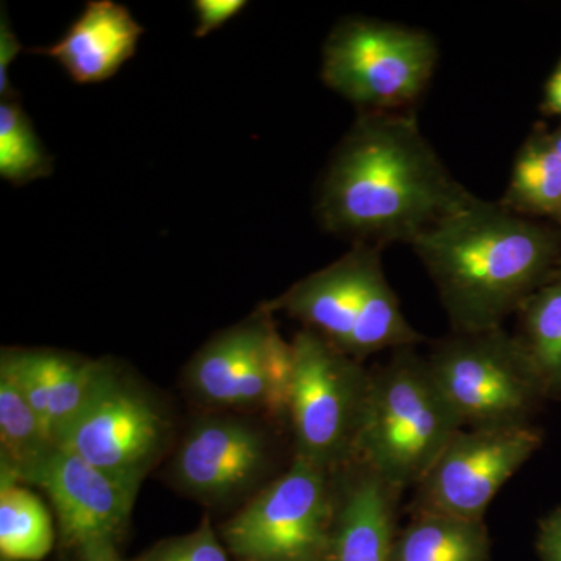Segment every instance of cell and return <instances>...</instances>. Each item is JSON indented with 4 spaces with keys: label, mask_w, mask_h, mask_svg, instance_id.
I'll list each match as a JSON object with an SVG mask.
<instances>
[{
    "label": "cell",
    "mask_w": 561,
    "mask_h": 561,
    "mask_svg": "<svg viewBox=\"0 0 561 561\" xmlns=\"http://www.w3.org/2000/svg\"><path fill=\"white\" fill-rule=\"evenodd\" d=\"M474 198L454 179L412 114L359 113L321 181V227L353 245H412Z\"/></svg>",
    "instance_id": "6da1fadb"
},
{
    "label": "cell",
    "mask_w": 561,
    "mask_h": 561,
    "mask_svg": "<svg viewBox=\"0 0 561 561\" xmlns=\"http://www.w3.org/2000/svg\"><path fill=\"white\" fill-rule=\"evenodd\" d=\"M453 332L504 328L561 271V228L472 198L412 243Z\"/></svg>",
    "instance_id": "7a4b0ae2"
},
{
    "label": "cell",
    "mask_w": 561,
    "mask_h": 561,
    "mask_svg": "<svg viewBox=\"0 0 561 561\" xmlns=\"http://www.w3.org/2000/svg\"><path fill=\"white\" fill-rule=\"evenodd\" d=\"M460 430L426 356L405 346L371 370L353 460L397 490L415 489Z\"/></svg>",
    "instance_id": "3957f363"
},
{
    "label": "cell",
    "mask_w": 561,
    "mask_h": 561,
    "mask_svg": "<svg viewBox=\"0 0 561 561\" xmlns=\"http://www.w3.org/2000/svg\"><path fill=\"white\" fill-rule=\"evenodd\" d=\"M382 249L353 245L328 267L295 284L268 309H283L346 356L416 346L423 335L401 311L382 267Z\"/></svg>",
    "instance_id": "277c9868"
},
{
    "label": "cell",
    "mask_w": 561,
    "mask_h": 561,
    "mask_svg": "<svg viewBox=\"0 0 561 561\" xmlns=\"http://www.w3.org/2000/svg\"><path fill=\"white\" fill-rule=\"evenodd\" d=\"M437 61L438 46L427 32L346 18L324 43L321 79L359 113H401L424 94Z\"/></svg>",
    "instance_id": "5b68a950"
},
{
    "label": "cell",
    "mask_w": 561,
    "mask_h": 561,
    "mask_svg": "<svg viewBox=\"0 0 561 561\" xmlns=\"http://www.w3.org/2000/svg\"><path fill=\"white\" fill-rule=\"evenodd\" d=\"M426 360L467 430L527 426L546 400L522 343L504 328L453 332L432 346Z\"/></svg>",
    "instance_id": "8992f818"
},
{
    "label": "cell",
    "mask_w": 561,
    "mask_h": 561,
    "mask_svg": "<svg viewBox=\"0 0 561 561\" xmlns=\"http://www.w3.org/2000/svg\"><path fill=\"white\" fill-rule=\"evenodd\" d=\"M291 353L295 459L331 472L342 470L354 459L371 370L309 330L298 332Z\"/></svg>",
    "instance_id": "52a82bcc"
},
{
    "label": "cell",
    "mask_w": 561,
    "mask_h": 561,
    "mask_svg": "<svg viewBox=\"0 0 561 561\" xmlns=\"http://www.w3.org/2000/svg\"><path fill=\"white\" fill-rule=\"evenodd\" d=\"M335 474L295 459L227 524L224 538L243 561H327Z\"/></svg>",
    "instance_id": "ba28073f"
},
{
    "label": "cell",
    "mask_w": 561,
    "mask_h": 561,
    "mask_svg": "<svg viewBox=\"0 0 561 561\" xmlns=\"http://www.w3.org/2000/svg\"><path fill=\"white\" fill-rule=\"evenodd\" d=\"M164 434L158 409L116 371L99 364L90 393L55 445L138 491Z\"/></svg>",
    "instance_id": "9c48e42d"
},
{
    "label": "cell",
    "mask_w": 561,
    "mask_h": 561,
    "mask_svg": "<svg viewBox=\"0 0 561 561\" xmlns=\"http://www.w3.org/2000/svg\"><path fill=\"white\" fill-rule=\"evenodd\" d=\"M542 445L534 424L460 430L415 486L411 513L432 512L483 522L502 486Z\"/></svg>",
    "instance_id": "30bf717a"
},
{
    "label": "cell",
    "mask_w": 561,
    "mask_h": 561,
    "mask_svg": "<svg viewBox=\"0 0 561 561\" xmlns=\"http://www.w3.org/2000/svg\"><path fill=\"white\" fill-rule=\"evenodd\" d=\"M294 353L267 313L220 334L195 357L191 381L208 401L289 413Z\"/></svg>",
    "instance_id": "8fae6325"
},
{
    "label": "cell",
    "mask_w": 561,
    "mask_h": 561,
    "mask_svg": "<svg viewBox=\"0 0 561 561\" xmlns=\"http://www.w3.org/2000/svg\"><path fill=\"white\" fill-rule=\"evenodd\" d=\"M49 494L62 545L80 553L116 546L130 518L136 491L54 445L18 474Z\"/></svg>",
    "instance_id": "7c38bea8"
},
{
    "label": "cell",
    "mask_w": 561,
    "mask_h": 561,
    "mask_svg": "<svg viewBox=\"0 0 561 561\" xmlns=\"http://www.w3.org/2000/svg\"><path fill=\"white\" fill-rule=\"evenodd\" d=\"M334 474L335 511L327 561H394L402 491L357 460Z\"/></svg>",
    "instance_id": "4fadbf2b"
},
{
    "label": "cell",
    "mask_w": 561,
    "mask_h": 561,
    "mask_svg": "<svg viewBox=\"0 0 561 561\" xmlns=\"http://www.w3.org/2000/svg\"><path fill=\"white\" fill-rule=\"evenodd\" d=\"M267 443L250 424L208 419L192 427L175 459L184 489L220 497L249 486L264 470Z\"/></svg>",
    "instance_id": "5bb4252c"
},
{
    "label": "cell",
    "mask_w": 561,
    "mask_h": 561,
    "mask_svg": "<svg viewBox=\"0 0 561 561\" xmlns=\"http://www.w3.org/2000/svg\"><path fill=\"white\" fill-rule=\"evenodd\" d=\"M142 35L127 7L91 0L60 41L33 51L57 61L76 83L95 84L116 76L131 60Z\"/></svg>",
    "instance_id": "9a60e30c"
},
{
    "label": "cell",
    "mask_w": 561,
    "mask_h": 561,
    "mask_svg": "<svg viewBox=\"0 0 561 561\" xmlns=\"http://www.w3.org/2000/svg\"><path fill=\"white\" fill-rule=\"evenodd\" d=\"M490 556L485 523L443 513H411L394 540V561H489Z\"/></svg>",
    "instance_id": "2e32d148"
},
{
    "label": "cell",
    "mask_w": 561,
    "mask_h": 561,
    "mask_svg": "<svg viewBox=\"0 0 561 561\" xmlns=\"http://www.w3.org/2000/svg\"><path fill=\"white\" fill-rule=\"evenodd\" d=\"M501 205L529 219L556 221L561 228V157L548 131L535 130L523 144Z\"/></svg>",
    "instance_id": "e0dca14e"
},
{
    "label": "cell",
    "mask_w": 561,
    "mask_h": 561,
    "mask_svg": "<svg viewBox=\"0 0 561 561\" xmlns=\"http://www.w3.org/2000/svg\"><path fill=\"white\" fill-rule=\"evenodd\" d=\"M516 317L515 337L534 365L546 398L561 397V271L524 302Z\"/></svg>",
    "instance_id": "ac0fdd59"
},
{
    "label": "cell",
    "mask_w": 561,
    "mask_h": 561,
    "mask_svg": "<svg viewBox=\"0 0 561 561\" xmlns=\"http://www.w3.org/2000/svg\"><path fill=\"white\" fill-rule=\"evenodd\" d=\"M16 482L11 472L2 470L0 552L7 560L38 561L54 546L50 516L43 502Z\"/></svg>",
    "instance_id": "d6986e66"
},
{
    "label": "cell",
    "mask_w": 561,
    "mask_h": 561,
    "mask_svg": "<svg viewBox=\"0 0 561 561\" xmlns=\"http://www.w3.org/2000/svg\"><path fill=\"white\" fill-rule=\"evenodd\" d=\"M0 440L2 470L18 478L54 446L43 421L9 376L0 373Z\"/></svg>",
    "instance_id": "ffe728a7"
},
{
    "label": "cell",
    "mask_w": 561,
    "mask_h": 561,
    "mask_svg": "<svg viewBox=\"0 0 561 561\" xmlns=\"http://www.w3.org/2000/svg\"><path fill=\"white\" fill-rule=\"evenodd\" d=\"M51 158L16 98L0 102V176L22 186L50 175Z\"/></svg>",
    "instance_id": "44dd1931"
},
{
    "label": "cell",
    "mask_w": 561,
    "mask_h": 561,
    "mask_svg": "<svg viewBox=\"0 0 561 561\" xmlns=\"http://www.w3.org/2000/svg\"><path fill=\"white\" fill-rule=\"evenodd\" d=\"M47 381H49V435L55 438L69 423L90 393L99 362L77 359L46 351Z\"/></svg>",
    "instance_id": "7402d4cb"
},
{
    "label": "cell",
    "mask_w": 561,
    "mask_h": 561,
    "mask_svg": "<svg viewBox=\"0 0 561 561\" xmlns=\"http://www.w3.org/2000/svg\"><path fill=\"white\" fill-rule=\"evenodd\" d=\"M140 561H228L208 523L184 537L171 538L154 546Z\"/></svg>",
    "instance_id": "603a6c76"
},
{
    "label": "cell",
    "mask_w": 561,
    "mask_h": 561,
    "mask_svg": "<svg viewBox=\"0 0 561 561\" xmlns=\"http://www.w3.org/2000/svg\"><path fill=\"white\" fill-rule=\"evenodd\" d=\"M197 13V27L194 35L205 38L210 33L219 31L232 18L247 7L245 0H195L192 3Z\"/></svg>",
    "instance_id": "cb8c5ba5"
},
{
    "label": "cell",
    "mask_w": 561,
    "mask_h": 561,
    "mask_svg": "<svg viewBox=\"0 0 561 561\" xmlns=\"http://www.w3.org/2000/svg\"><path fill=\"white\" fill-rule=\"evenodd\" d=\"M22 49L21 41L16 33L11 28L9 18L5 16V10L2 9V20H0V98H16L13 88H11L10 68L11 62L16 60Z\"/></svg>",
    "instance_id": "d4e9b609"
},
{
    "label": "cell",
    "mask_w": 561,
    "mask_h": 561,
    "mask_svg": "<svg viewBox=\"0 0 561 561\" xmlns=\"http://www.w3.org/2000/svg\"><path fill=\"white\" fill-rule=\"evenodd\" d=\"M537 549L541 561H561V507L541 519Z\"/></svg>",
    "instance_id": "484cf974"
},
{
    "label": "cell",
    "mask_w": 561,
    "mask_h": 561,
    "mask_svg": "<svg viewBox=\"0 0 561 561\" xmlns=\"http://www.w3.org/2000/svg\"><path fill=\"white\" fill-rule=\"evenodd\" d=\"M542 113L561 117V57L546 81L541 103Z\"/></svg>",
    "instance_id": "4316f807"
},
{
    "label": "cell",
    "mask_w": 561,
    "mask_h": 561,
    "mask_svg": "<svg viewBox=\"0 0 561 561\" xmlns=\"http://www.w3.org/2000/svg\"><path fill=\"white\" fill-rule=\"evenodd\" d=\"M80 559L81 561H125L117 553L116 546L94 549V551L83 553Z\"/></svg>",
    "instance_id": "83f0119b"
},
{
    "label": "cell",
    "mask_w": 561,
    "mask_h": 561,
    "mask_svg": "<svg viewBox=\"0 0 561 561\" xmlns=\"http://www.w3.org/2000/svg\"><path fill=\"white\" fill-rule=\"evenodd\" d=\"M549 139H551L553 149H556L557 153L561 157V127L559 130L549 133Z\"/></svg>",
    "instance_id": "f1b7e54d"
}]
</instances>
